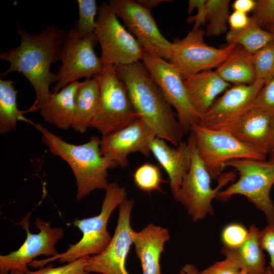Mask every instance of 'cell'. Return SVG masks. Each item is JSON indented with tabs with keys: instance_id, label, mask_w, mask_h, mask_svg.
Wrapping results in <instances>:
<instances>
[{
	"instance_id": "cell-20",
	"label": "cell",
	"mask_w": 274,
	"mask_h": 274,
	"mask_svg": "<svg viewBox=\"0 0 274 274\" xmlns=\"http://www.w3.org/2000/svg\"><path fill=\"white\" fill-rule=\"evenodd\" d=\"M151 153L165 170L173 197L178 192L191 164V153L187 143L181 142L176 148L168 146L165 140L154 138L150 143Z\"/></svg>"
},
{
	"instance_id": "cell-18",
	"label": "cell",
	"mask_w": 274,
	"mask_h": 274,
	"mask_svg": "<svg viewBox=\"0 0 274 274\" xmlns=\"http://www.w3.org/2000/svg\"><path fill=\"white\" fill-rule=\"evenodd\" d=\"M274 125V113L259 108L247 111L230 133L247 146L267 156Z\"/></svg>"
},
{
	"instance_id": "cell-15",
	"label": "cell",
	"mask_w": 274,
	"mask_h": 274,
	"mask_svg": "<svg viewBox=\"0 0 274 274\" xmlns=\"http://www.w3.org/2000/svg\"><path fill=\"white\" fill-rule=\"evenodd\" d=\"M265 84L256 80L251 84L230 86L200 117L197 124L210 129L230 132L241 117L251 109Z\"/></svg>"
},
{
	"instance_id": "cell-30",
	"label": "cell",
	"mask_w": 274,
	"mask_h": 274,
	"mask_svg": "<svg viewBox=\"0 0 274 274\" xmlns=\"http://www.w3.org/2000/svg\"><path fill=\"white\" fill-rule=\"evenodd\" d=\"M133 178L137 187L146 192L160 190L163 182L159 168L151 163H145L139 166L134 172Z\"/></svg>"
},
{
	"instance_id": "cell-29",
	"label": "cell",
	"mask_w": 274,
	"mask_h": 274,
	"mask_svg": "<svg viewBox=\"0 0 274 274\" xmlns=\"http://www.w3.org/2000/svg\"><path fill=\"white\" fill-rule=\"evenodd\" d=\"M256 80L265 83L274 77V40L252 54Z\"/></svg>"
},
{
	"instance_id": "cell-42",
	"label": "cell",
	"mask_w": 274,
	"mask_h": 274,
	"mask_svg": "<svg viewBox=\"0 0 274 274\" xmlns=\"http://www.w3.org/2000/svg\"><path fill=\"white\" fill-rule=\"evenodd\" d=\"M200 271L194 265L186 263L181 268L179 274H200Z\"/></svg>"
},
{
	"instance_id": "cell-10",
	"label": "cell",
	"mask_w": 274,
	"mask_h": 274,
	"mask_svg": "<svg viewBox=\"0 0 274 274\" xmlns=\"http://www.w3.org/2000/svg\"><path fill=\"white\" fill-rule=\"evenodd\" d=\"M97 42L94 32L81 37L73 28L66 33L61 50V65L56 74L57 82L51 93H57L81 78H90L102 71L103 63L94 51Z\"/></svg>"
},
{
	"instance_id": "cell-7",
	"label": "cell",
	"mask_w": 274,
	"mask_h": 274,
	"mask_svg": "<svg viewBox=\"0 0 274 274\" xmlns=\"http://www.w3.org/2000/svg\"><path fill=\"white\" fill-rule=\"evenodd\" d=\"M92 77L99 85L100 101L91 127L103 136L122 129L139 118L115 65L105 67Z\"/></svg>"
},
{
	"instance_id": "cell-24",
	"label": "cell",
	"mask_w": 274,
	"mask_h": 274,
	"mask_svg": "<svg viewBox=\"0 0 274 274\" xmlns=\"http://www.w3.org/2000/svg\"><path fill=\"white\" fill-rule=\"evenodd\" d=\"M100 101V88L93 77L80 84L75 95V114L72 128L80 133L91 127L97 114Z\"/></svg>"
},
{
	"instance_id": "cell-17",
	"label": "cell",
	"mask_w": 274,
	"mask_h": 274,
	"mask_svg": "<svg viewBox=\"0 0 274 274\" xmlns=\"http://www.w3.org/2000/svg\"><path fill=\"white\" fill-rule=\"evenodd\" d=\"M156 136L151 127L138 118L122 129L102 136L100 153L117 167H125L128 164V156L131 153L138 152L148 157L151 153L150 143Z\"/></svg>"
},
{
	"instance_id": "cell-4",
	"label": "cell",
	"mask_w": 274,
	"mask_h": 274,
	"mask_svg": "<svg viewBox=\"0 0 274 274\" xmlns=\"http://www.w3.org/2000/svg\"><path fill=\"white\" fill-rule=\"evenodd\" d=\"M105 191L100 212L98 215L74 220L73 225L82 233L79 242L70 244L63 253L47 259L35 260L29 266L42 267L46 264L57 259H59L60 263H69L85 256L95 255L102 252L112 237L107 230L110 217L114 211L127 199L125 188L117 183H109Z\"/></svg>"
},
{
	"instance_id": "cell-32",
	"label": "cell",
	"mask_w": 274,
	"mask_h": 274,
	"mask_svg": "<svg viewBox=\"0 0 274 274\" xmlns=\"http://www.w3.org/2000/svg\"><path fill=\"white\" fill-rule=\"evenodd\" d=\"M89 257L85 256L58 267L49 265L36 271L29 270L26 274H89L85 269Z\"/></svg>"
},
{
	"instance_id": "cell-47",
	"label": "cell",
	"mask_w": 274,
	"mask_h": 274,
	"mask_svg": "<svg viewBox=\"0 0 274 274\" xmlns=\"http://www.w3.org/2000/svg\"><path fill=\"white\" fill-rule=\"evenodd\" d=\"M235 274H248L244 269H239Z\"/></svg>"
},
{
	"instance_id": "cell-8",
	"label": "cell",
	"mask_w": 274,
	"mask_h": 274,
	"mask_svg": "<svg viewBox=\"0 0 274 274\" xmlns=\"http://www.w3.org/2000/svg\"><path fill=\"white\" fill-rule=\"evenodd\" d=\"M94 32L100 45L104 67L129 65L144 58L145 50L121 24L109 3L103 2L98 8Z\"/></svg>"
},
{
	"instance_id": "cell-9",
	"label": "cell",
	"mask_w": 274,
	"mask_h": 274,
	"mask_svg": "<svg viewBox=\"0 0 274 274\" xmlns=\"http://www.w3.org/2000/svg\"><path fill=\"white\" fill-rule=\"evenodd\" d=\"M191 131L198 155L214 179L221 175L228 161L244 158L266 160L267 157L247 146L230 132L210 129L197 124Z\"/></svg>"
},
{
	"instance_id": "cell-28",
	"label": "cell",
	"mask_w": 274,
	"mask_h": 274,
	"mask_svg": "<svg viewBox=\"0 0 274 274\" xmlns=\"http://www.w3.org/2000/svg\"><path fill=\"white\" fill-rule=\"evenodd\" d=\"M229 4V0L206 1V20L209 22L207 36H219L226 31L230 14Z\"/></svg>"
},
{
	"instance_id": "cell-46",
	"label": "cell",
	"mask_w": 274,
	"mask_h": 274,
	"mask_svg": "<svg viewBox=\"0 0 274 274\" xmlns=\"http://www.w3.org/2000/svg\"><path fill=\"white\" fill-rule=\"evenodd\" d=\"M265 274H274V273L271 271V269L270 268L269 266H268L266 267V271Z\"/></svg>"
},
{
	"instance_id": "cell-31",
	"label": "cell",
	"mask_w": 274,
	"mask_h": 274,
	"mask_svg": "<svg viewBox=\"0 0 274 274\" xmlns=\"http://www.w3.org/2000/svg\"><path fill=\"white\" fill-rule=\"evenodd\" d=\"M79 18L75 27L80 37L94 33L98 8L95 0H78Z\"/></svg>"
},
{
	"instance_id": "cell-34",
	"label": "cell",
	"mask_w": 274,
	"mask_h": 274,
	"mask_svg": "<svg viewBox=\"0 0 274 274\" xmlns=\"http://www.w3.org/2000/svg\"><path fill=\"white\" fill-rule=\"evenodd\" d=\"M252 18L260 26L274 24V0H257Z\"/></svg>"
},
{
	"instance_id": "cell-5",
	"label": "cell",
	"mask_w": 274,
	"mask_h": 274,
	"mask_svg": "<svg viewBox=\"0 0 274 274\" xmlns=\"http://www.w3.org/2000/svg\"><path fill=\"white\" fill-rule=\"evenodd\" d=\"M225 166L232 167L239 177L226 189L220 190L216 197L223 201L234 195H244L263 212L268 224H274V203L270 197L274 184V162L238 159L228 161Z\"/></svg>"
},
{
	"instance_id": "cell-6",
	"label": "cell",
	"mask_w": 274,
	"mask_h": 274,
	"mask_svg": "<svg viewBox=\"0 0 274 274\" xmlns=\"http://www.w3.org/2000/svg\"><path fill=\"white\" fill-rule=\"evenodd\" d=\"M187 143L191 153L190 167L174 198L185 208L192 221L196 222L214 213L213 199L224 186L233 180L235 174L233 172L221 174L217 186L213 189L212 178L198 155L191 131Z\"/></svg>"
},
{
	"instance_id": "cell-22",
	"label": "cell",
	"mask_w": 274,
	"mask_h": 274,
	"mask_svg": "<svg viewBox=\"0 0 274 274\" xmlns=\"http://www.w3.org/2000/svg\"><path fill=\"white\" fill-rule=\"evenodd\" d=\"M260 230L254 225L249 229V235L241 246L230 248L223 246L221 253L233 261L239 269L248 274H265L266 266L265 256L260 243Z\"/></svg>"
},
{
	"instance_id": "cell-1",
	"label": "cell",
	"mask_w": 274,
	"mask_h": 274,
	"mask_svg": "<svg viewBox=\"0 0 274 274\" xmlns=\"http://www.w3.org/2000/svg\"><path fill=\"white\" fill-rule=\"evenodd\" d=\"M20 45L0 54V58L10 63L2 78L13 72L21 73L35 90L36 99L29 111L40 110L51 94L50 85L57 82V76L50 71L51 64L60 60L66 32L50 25L40 33L29 34L20 26Z\"/></svg>"
},
{
	"instance_id": "cell-40",
	"label": "cell",
	"mask_w": 274,
	"mask_h": 274,
	"mask_svg": "<svg viewBox=\"0 0 274 274\" xmlns=\"http://www.w3.org/2000/svg\"><path fill=\"white\" fill-rule=\"evenodd\" d=\"M256 4V2L254 0H235L231 6L234 11L247 14L253 11Z\"/></svg>"
},
{
	"instance_id": "cell-23",
	"label": "cell",
	"mask_w": 274,
	"mask_h": 274,
	"mask_svg": "<svg viewBox=\"0 0 274 274\" xmlns=\"http://www.w3.org/2000/svg\"><path fill=\"white\" fill-rule=\"evenodd\" d=\"M80 82H73L55 93L40 109L44 121L59 129L72 127L75 114V95Z\"/></svg>"
},
{
	"instance_id": "cell-37",
	"label": "cell",
	"mask_w": 274,
	"mask_h": 274,
	"mask_svg": "<svg viewBox=\"0 0 274 274\" xmlns=\"http://www.w3.org/2000/svg\"><path fill=\"white\" fill-rule=\"evenodd\" d=\"M239 270L236 264L231 260L225 258L217 261L205 268L200 274H235Z\"/></svg>"
},
{
	"instance_id": "cell-2",
	"label": "cell",
	"mask_w": 274,
	"mask_h": 274,
	"mask_svg": "<svg viewBox=\"0 0 274 274\" xmlns=\"http://www.w3.org/2000/svg\"><path fill=\"white\" fill-rule=\"evenodd\" d=\"M115 65L139 117L157 137L177 146L186 133L143 61Z\"/></svg>"
},
{
	"instance_id": "cell-35",
	"label": "cell",
	"mask_w": 274,
	"mask_h": 274,
	"mask_svg": "<svg viewBox=\"0 0 274 274\" xmlns=\"http://www.w3.org/2000/svg\"><path fill=\"white\" fill-rule=\"evenodd\" d=\"M252 108H259L274 113V77L266 81L257 95Z\"/></svg>"
},
{
	"instance_id": "cell-3",
	"label": "cell",
	"mask_w": 274,
	"mask_h": 274,
	"mask_svg": "<svg viewBox=\"0 0 274 274\" xmlns=\"http://www.w3.org/2000/svg\"><path fill=\"white\" fill-rule=\"evenodd\" d=\"M31 124L41 132L42 141L51 153L71 167L76 179L77 200L94 190L107 189L109 184L108 170L117 166L101 154L98 137L92 136L87 142L77 145L63 141L39 123Z\"/></svg>"
},
{
	"instance_id": "cell-11",
	"label": "cell",
	"mask_w": 274,
	"mask_h": 274,
	"mask_svg": "<svg viewBox=\"0 0 274 274\" xmlns=\"http://www.w3.org/2000/svg\"><path fill=\"white\" fill-rule=\"evenodd\" d=\"M205 31L193 29L182 39H175L168 62L180 73L184 80L199 72L217 67L228 57L237 45L228 44L217 48L204 40Z\"/></svg>"
},
{
	"instance_id": "cell-13",
	"label": "cell",
	"mask_w": 274,
	"mask_h": 274,
	"mask_svg": "<svg viewBox=\"0 0 274 274\" xmlns=\"http://www.w3.org/2000/svg\"><path fill=\"white\" fill-rule=\"evenodd\" d=\"M29 215H26L19 223L26 232L24 243L18 250L0 256V274H8L14 269L26 273L28 266L37 256L53 257L59 254L56 244L63 236V229L51 227L49 222L37 218L35 224L39 232L32 233L29 230Z\"/></svg>"
},
{
	"instance_id": "cell-41",
	"label": "cell",
	"mask_w": 274,
	"mask_h": 274,
	"mask_svg": "<svg viewBox=\"0 0 274 274\" xmlns=\"http://www.w3.org/2000/svg\"><path fill=\"white\" fill-rule=\"evenodd\" d=\"M140 4L150 10L162 2H170L166 0H136Z\"/></svg>"
},
{
	"instance_id": "cell-25",
	"label": "cell",
	"mask_w": 274,
	"mask_h": 274,
	"mask_svg": "<svg viewBox=\"0 0 274 274\" xmlns=\"http://www.w3.org/2000/svg\"><path fill=\"white\" fill-rule=\"evenodd\" d=\"M252 54L237 46L215 72L225 81L234 85H248L256 80Z\"/></svg>"
},
{
	"instance_id": "cell-16",
	"label": "cell",
	"mask_w": 274,
	"mask_h": 274,
	"mask_svg": "<svg viewBox=\"0 0 274 274\" xmlns=\"http://www.w3.org/2000/svg\"><path fill=\"white\" fill-rule=\"evenodd\" d=\"M134 199H127L119 207L117 223L112 239L100 253L89 256L85 266L90 272L101 274H129L126 269V257L132 243L130 218Z\"/></svg>"
},
{
	"instance_id": "cell-38",
	"label": "cell",
	"mask_w": 274,
	"mask_h": 274,
	"mask_svg": "<svg viewBox=\"0 0 274 274\" xmlns=\"http://www.w3.org/2000/svg\"><path fill=\"white\" fill-rule=\"evenodd\" d=\"M206 0H190L188 2V12L191 13L194 9H197L196 15L188 19V22L194 21L193 29H199L200 26L207 21V11L206 8Z\"/></svg>"
},
{
	"instance_id": "cell-33",
	"label": "cell",
	"mask_w": 274,
	"mask_h": 274,
	"mask_svg": "<svg viewBox=\"0 0 274 274\" xmlns=\"http://www.w3.org/2000/svg\"><path fill=\"white\" fill-rule=\"evenodd\" d=\"M249 230L241 224L233 223L226 225L221 232L224 246L234 248L243 244L247 239Z\"/></svg>"
},
{
	"instance_id": "cell-45",
	"label": "cell",
	"mask_w": 274,
	"mask_h": 274,
	"mask_svg": "<svg viewBox=\"0 0 274 274\" xmlns=\"http://www.w3.org/2000/svg\"><path fill=\"white\" fill-rule=\"evenodd\" d=\"M267 30L270 31L274 36V24H271L267 26Z\"/></svg>"
},
{
	"instance_id": "cell-21",
	"label": "cell",
	"mask_w": 274,
	"mask_h": 274,
	"mask_svg": "<svg viewBox=\"0 0 274 274\" xmlns=\"http://www.w3.org/2000/svg\"><path fill=\"white\" fill-rule=\"evenodd\" d=\"M184 82L192 105L200 117L218 96L231 86L212 70L196 74L184 80Z\"/></svg>"
},
{
	"instance_id": "cell-14",
	"label": "cell",
	"mask_w": 274,
	"mask_h": 274,
	"mask_svg": "<svg viewBox=\"0 0 274 274\" xmlns=\"http://www.w3.org/2000/svg\"><path fill=\"white\" fill-rule=\"evenodd\" d=\"M109 4L117 16L148 53L169 60L173 44L160 32L151 10L133 0H111Z\"/></svg>"
},
{
	"instance_id": "cell-43",
	"label": "cell",
	"mask_w": 274,
	"mask_h": 274,
	"mask_svg": "<svg viewBox=\"0 0 274 274\" xmlns=\"http://www.w3.org/2000/svg\"><path fill=\"white\" fill-rule=\"evenodd\" d=\"M267 156H268L269 157L268 160L274 162V125H273V131H272L271 141L270 145V147L269 149Z\"/></svg>"
},
{
	"instance_id": "cell-36",
	"label": "cell",
	"mask_w": 274,
	"mask_h": 274,
	"mask_svg": "<svg viewBox=\"0 0 274 274\" xmlns=\"http://www.w3.org/2000/svg\"><path fill=\"white\" fill-rule=\"evenodd\" d=\"M260 243L269 256V266L274 273V224H268L260 231Z\"/></svg>"
},
{
	"instance_id": "cell-27",
	"label": "cell",
	"mask_w": 274,
	"mask_h": 274,
	"mask_svg": "<svg viewBox=\"0 0 274 274\" xmlns=\"http://www.w3.org/2000/svg\"><path fill=\"white\" fill-rule=\"evenodd\" d=\"M15 81L0 80V133L4 134L16 128L17 121L22 118L23 111L17 108L18 90L13 85Z\"/></svg>"
},
{
	"instance_id": "cell-39",
	"label": "cell",
	"mask_w": 274,
	"mask_h": 274,
	"mask_svg": "<svg viewBox=\"0 0 274 274\" xmlns=\"http://www.w3.org/2000/svg\"><path fill=\"white\" fill-rule=\"evenodd\" d=\"M251 17L247 14L233 11L229 17L228 24L230 29L239 30L247 26L250 23Z\"/></svg>"
},
{
	"instance_id": "cell-44",
	"label": "cell",
	"mask_w": 274,
	"mask_h": 274,
	"mask_svg": "<svg viewBox=\"0 0 274 274\" xmlns=\"http://www.w3.org/2000/svg\"><path fill=\"white\" fill-rule=\"evenodd\" d=\"M8 274H26V273L23 272L18 270L14 269L10 271Z\"/></svg>"
},
{
	"instance_id": "cell-19",
	"label": "cell",
	"mask_w": 274,
	"mask_h": 274,
	"mask_svg": "<svg viewBox=\"0 0 274 274\" xmlns=\"http://www.w3.org/2000/svg\"><path fill=\"white\" fill-rule=\"evenodd\" d=\"M169 239L167 228L153 223L139 231H133L132 243L141 263L143 274H161L160 259L165 244Z\"/></svg>"
},
{
	"instance_id": "cell-26",
	"label": "cell",
	"mask_w": 274,
	"mask_h": 274,
	"mask_svg": "<svg viewBox=\"0 0 274 274\" xmlns=\"http://www.w3.org/2000/svg\"><path fill=\"white\" fill-rule=\"evenodd\" d=\"M226 39L228 44L239 46L253 54L274 40V36L258 25L251 17L247 26L239 30L230 29Z\"/></svg>"
},
{
	"instance_id": "cell-12",
	"label": "cell",
	"mask_w": 274,
	"mask_h": 274,
	"mask_svg": "<svg viewBox=\"0 0 274 274\" xmlns=\"http://www.w3.org/2000/svg\"><path fill=\"white\" fill-rule=\"evenodd\" d=\"M142 61L167 102L175 108L185 132H190L198 123L200 115L192 105L179 71L166 60L146 52Z\"/></svg>"
}]
</instances>
